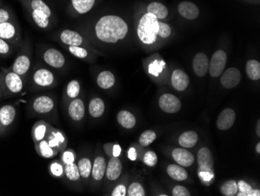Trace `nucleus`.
<instances>
[{"mask_svg": "<svg viewBox=\"0 0 260 196\" xmlns=\"http://www.w3.org/2000/svg\"><path fill=\"white\" fill-rule=\"evenodd\" d=\"M31 68V59L25 53L19 55L13 62L12 66V71L20 76H25L27 75Z\"/></svg>", "mask_w": 260, "mask_h": 196, "instance_id": "nucleus-17", "label": "nucleus"}, {"mask_svg": "<svg viewBox=\"0 0 260 196\" xmlns=\"http://www.w3.org/2000/svg\"><path fill=\"white\" fill-rule=\"evenodd\" d=\"M105 110L104 101L100 98H95L90 102L89 113L91 117L95 118L102 116Z\"/></svg>", "mask_w": 260, "mask_h": 196, "instance_id": "nucleus-28", "label": "nucleus"}, {"mask_svg": "<svg viewBox=\"0 0 260 196\" xmlns=\"http://www.w3.org/2000/svg\"><path fill=\"white\" fill-rule=\"evenodd\" d=\"M127 196H144L145 191L141 184L133 182L131 184L127 190Z\"/></svg>", "mask_w": 260, "mask_h": 196, "instance_id": "nucleus-42", "label": "nucleus"}, {"mask_svg": "<svg viewBox=\"0 0 260 196\" xmlns=\"http://www.w3.org/2000/svg\"><path fill=\"white\" fill-rule=\"evenodd\" d=\"M98 85L103 89H108L113 87L115 83V75L109 71L100 72L98 76Z\"/></svg>", "mask_w": 260, "mask_h": 196, "instance_id": "nucleus-26", "label": "nucleus"}, {"mask_svg": "<svg viewBox=\"0 0 260 196\" xmlns=\"http://www.w3.org/2000/svg\"><path fill=\"white\" fill-rule=\"evenodd\" d=\"M198 135L194 131H186L179 137V144L184 148L194 147L198 142Z\"/></svg>", "mask_w": 260, "mask_h": 196, "instance_id": "nucleus-29", "label": "nucleus"}, {"mask_svg": "<svg viewBox=\"0 0 260 196\" xmlns=\"http://www.w3.org/2000/svg\"><path fill=\"white\" fill-rule=\"evenodd\" d=\"M221 192L224 196H234L238 193V185L234 181H228L222 185Z\"/></svg>", "mask_w": 260, "mask_h": 196, "instance_id": "nucleus-39", "label": "nucleus"}, {"mask_svg": "<svg viewBox=\"0 0 260 196\" xmlns=\"http://www.w3.org/2000/svg\"><path fill=\"white\" fill-rule=\"evenodd\" d=\"M4 95H14L21 93L24 89L22 77L13 71H6L0 80Z\"/></svg>", "mask_w": 260, "mask_h": 196, "instance_id": "nucleus-4", "label": "nucleus"}, {"mask_svg": "<svg viewBox=\"0 0 260 196\" xmlns=\"http://www.w3.org/2000/svg\"><path fill=\"white\" fill-rule=\"evenodd\" d=\"M49 173L55 178H61L64 176V164L61 160H54L49 166Z\"/></svg>", "mask_w": 260, "mask_h": 196, "instance_id": "nucleus-35", "label": "nucleus"}, {"mask_svg": "<svg viewBox=\"0 0 260 196\" xmlns=\"http://www.w3.org/2000/svg\"><path fill=\"white\" fill-rule=\"evenodd\" d=\"M242 1L248 2V3L254 4V5H257V4L260 3V0H242Z\"/></svg>", "mask_w": 260, "mask_h": 196, "instance_id": "nucleus-55", "label": "nucleus"}, {"mask_svg": "<svg viewBox=\"0 0 260 196\" xmlns=\"http://www.w3.org/2000/svg\"><path fill=\"white\" fill-rule=\"evenodd\" d=\"M31 6L32 19L35 25L42 29L48 28L52 16L50 7L43 0H32Z\"/></svg>", "mask_w": 260, "mask_h": 196, "instance_id": "nucleus-3", "label": "nucleus"}, {"mask_svg": "<svg viewBox=\"0 0 260 196\" xmlns=\"http://www.w3.org/2000/svg\"><path fill=\"white\" fill-rule=\"evenodd\" d=\"M73 8L77 13L84 14L89 12L95 3V0H71Z\"/></svg>", "mask_w": 260, "mask_h": 196, "instance_id": "nucleus-32", "label": "nucleus"}, {"mask_svg": "<svg viewBox=\"0 0 260 196\" xmlns=\"http://www.w3.org/2000/svg\"><path fill=\"white\" fill-rule=\"evenodd\" d=\"M257 133L258 136H260V121L259 120L258 123H257Z\"/></svg>", "mask_w": 260, "mask_h": 196, "instance_id": "nucleus-56", "label": "nucleus"}, {"mask_svg": "<svg viewBox=\"0 0 260 196\" xmlns=\"http://www.w3.org/2000/svg\"><path fill=\"white\" fill-rule=\"evenodd\" d=\"M64 176L71 181H77L80 179V171L76 162L64 164Z\"/></svg>", "mask_w": 260, "mask_h": 196, "instance_id": "nucleus-34", "label": "nucleus"}, {"mask_svg": "<svg viewBox=\"0 0 260 196\" xmlns=\"http://www.w3.org/2000/svg\"><path fill=\"white\" fill-rule=\"evenodd\" d=\"M171 83L175 89L182 92L188 88L190 84L189 76L182 70H175L171 76Z\"/></svg>", "mask_w": 260, "mask_h": 196, "instance_id": "nucleus-21", "label": "nucleus"}, {"mask_svg": "<svg viewBox=\"0 0 260 196\" xmlns=\"http://www.w3.org/2000/svg\"><path fill=\"white\" fill-rule=\"evenodd\" d=\"M227 54L223 50L216 51L209 63V70L212 77L218 78L221 76L225 70L227 63Z\"/></svg>", "mask_w": 260, "mask_h": 196, "instance_id": "nucleus-8", "label": "nucleus"}, {"mask_svg": "<svg viewBox=\"0 0 260 196\" xmlns=\"http://www.w3.org/2000/svg\"><path fill=\"white\" fill-rule=\"evenodd\" d=\"M235 118V113L232 109H225L218 117L217 126L222 131L228 130L232 127Z\"/></svg>", "mask_w": 260, "mask_h": 196, "instance_id": "nucleus-19", "label": "nucleus"}, {"mask_svg": "<svg viewBox=\"0 0 260 196\" xmlns=\"http://www.w3.org/2000/svg\"><path fill=\"white\" fill-rule=\"evenodd\" d=\"M44 139L47 142V144L58 154H60L66 149L68 141L65 133L61 130L52 127L50 132Z\"/></svg>", "mask_w": 260, "mask_h": 196, "instance_id": "nucleus-5", "label": "nucleus"}, {"mask_svg": "<svg viewBox=\"0 0 260 196\" xmlns=\"http://www.w3.org/2000/svg\"><path fill=\"white\" fill-rule=\"evenodd\" d=\"M77 166H78L81 178H89L91 174V170H92V163L88 158H82L80 159L77 163Z\"/></svg>", "mask_w": 260, "mask_h": 196, "instance_id": "nucleus-36", "label": "nucleus"}, {"mask_svg": "<svg viewBox=\"0 0 260 196\" xmlns=\"http://www.w3.org/2000/svg\"><path fill=\"white\" fill-rule=\"evenodd\" d=\"M127 22L119 16H104L95 25L98 39L106 43H116L123 40L128 33Z\"/></svg>", "mask_w": 260, "mask_h": 196, "instance_id": "nucleus-1", "label": "nucleus"}, {"mask_svg": "<svg viewBox=\"0 0 260 196\" xmlns=\"http://www.w3.org/2000/svg\"><path fill=\"white\" fill-rule=\"evenodd\" d=\"M9 19H10V16H9V12L6 9L0 8V25L2 23L9 21Z\"/></svg>", "mask_w": 260, "mask_h": 196, "instance_id": "nucleus-51", "label": "nucleus"}, {"mask_svg": "<svg viewBox=\"0 0 260 196\" xmlns=\"http://www.w3.org/2000/svg\"><path fill=\"white\" fill-rule=\"evenodd\" d=\"M179 12L182 17L188 20H194L199 15V8L194 2H182L179 5Z\"/></svg>", "mask_w": 260, "mask_h": 196, "instance_id": "nucleus-22", "label": "nucleus"}, {"mask_svg": "<svg viewBox=\"0 0 260 196\" xmlns=\"http://www.w3.org/2000/svg\"><path fill=\"white\" fill-rule=\"evenodd\" d=\"M246 74L251 80H257L260 78V64L257 60H249L246 64Z\"/></svg>", "mask_w": 260, "mask_h": 196, "instance_id": "nucleus-33", "label": "nucleus"}, {"mask_svg": "<svg viewBox=\"0 0 260 196\" xmlns=\"http://www.w3.org/2000/svg\"><path fill=\"white\" fill-rule=\"evenodd\" d=\"M11 52V47L9 43L6 40L2 39L0 38V55L2 56H7Z\"/></svg>", "mask_w": 260, "mask_h": 196, "instance_id": "nucleus-47", "label": "nucleus"}, {"mask_svg": "<svg viewBox=\"0 0 260 196\" xmlns=\"http://www.w3.org/2000/svg\"><path fill=\"white\" fill-rule=\"evenodd\" d=\"M147 12L152 13L158 19H164L168 14L167 7L158 2H151L147 7Z\"/></svg>", "mask_w": 260, "mask_h": 196, "instance_id": "nucleus-31", "label": "nucleus"}, {"mask_svg": "<svg viewBox=\"0 0 260 196\" xmlns=\"http://www.w3.org/2000/svg\"><path fill=\"white\" fill-rule=\"evenodd\" d=\"M159 25L158 18L152 13H147L139 21L137 27V35L142 42L147 45L155 43L158 35Z\"/></svg>", "mask_w": 260, "mask_h": 196, "instance_id": "nucleus-2", "label": "nucleus"}, {"mask_svg": "<svg viewBox=\"0 0 260 196\" xmlns=\"http://www.w3.org/2000/svg\"><path fill=\"white\" fill-rule=\"evenodd\" d=\"M165 67V63L163 61L155 60L149 65V73L158 77L159 74L162 73L163 68Z\"/></svg>", "mask_w": 260, "mask_h": 196, "instance_id": "nucleus-43", "label": "nucleus"}, {"mask_svg": "<svg viewBox=\"0 0 260 196\" xmlns=\"http://www.w3.org/2000/svg\"><path fill=\"white\" fill-rule=\"evenodd\" d=\"M143 162L148 166H155L158 162L156 154L152 151L147 152L143 157Z\"/></svg>", "mask_w": 260, "mask_h": 196, "instance_id": "nucleus-45", "label": "nucleus"}, {"mask_svg": "<svg viewBox=\"0 0 260 196\" xmlns=\"http://www.w3.org/2000/svg\"><path fill=\"white\" fill-rule=\"evenodd\" d=\"M112 196H127V187L124 185H119L112 191Z\"/></svg>", "mask_w": 260, "mask_h": 196, "instance_id": "nucleus-49", "label": "nucleus"}, {"mask_svg": "<svg viewBox=\"0 0 260 196\" xmlns=\"http://www.w3.org/2000/svg\"><path fill=\"white\" fill-rule=\"evenodd\" d=\"M60 40L62 42L69 46H80L84 42L81 35L75 31L64 30L60 33Z\"/></svg>", "mask_w": 260, "mask_h": 196, "instance_id": "nucleus-18", "label": "nucleus"}, {"mask_svg": "<svg viewBox=\"0 0 260 196\" xmlns=\"http://www.w3.org/2000/svg\"><path fill=\"white\" fill-rule=\"evenodd\" d=\"M2 95H3V92H2V86L0 84V99L2 97Z\"/></svg>", "mask_w": 260, "mask_h": 196, "instance_id": "nucleus-58", "label": "nucleus"}, {"mask_svg": "<svg viewBox=\"0 0 260 196\" xmlns=\"http://www.w3.org/2000/svg\"><path fill=\"white\" fill-rule=\"evenodd\" d=\"M123 165L119 157H111L106 167V177L110 181H115L121 175Z\"/></svg>", "mask_w": 260, "mask_h": 196, "instance_id": "nucleus-20", "label": "nucleus"}, {"mask_svg": "<svg viewBox=\"0 0 260 196\" xmlns=\"http://www.w3.org/2000/svg\"><path fill=\"white\" fill-rule=\"evenodd\" d=\"M17 28L13 23L7 21L0 25V38L2 39L6 40L8 42L15 41L17 39Z\"/></svg>", "mask_w": 260, "mask_h": 196, "instance_id": "nucleus-24", "label": "nucleus"}, {"mask_svg": "<svg viewBox=\"0 0 260 196\" xmlns=\"http://www.w3.org/2000/svg\"><path fill=\"white\" fill-rule=\"evenodd\" d=\"M256 150H257V152L258 154H260V143L257 144V149H256Z\"/></svg>", "mask_w": 260, "mask_h": 196, "instance_id": "nucleus-57", "label": "nucleus"}, {"mask_svg": "<svg viewBox=\"0 0 260 196\" xmlns=\"http://www.w3.org/2000/svg\"><path fill=\"white\" fill-rule=\"evenodd\" d=\"M199 177L201 180L205 182L210 181L212 178H214V174L212 171H203V170H199Z\"/></svg>", "mask_w": 260, "mask_h": 196, "instance_id": "nucleus-50", "label": "nucleus"}, {"mask_svg": "<svg viewBox=\"0 0 260 196\" xmlns=\"http://www.w3.org/2000/svg\"><path fill=\"white\" fill-rule=\"evenodd\" d=\"M158 25H159V30H158V35L163 39L169 37L171 36V28L169 25H167L165 23L159 22L158 21Z\"/></svg>", "mask_w": 260, "mask_h": 196, "instance_id": "nucleus-46", "label": "nucleus"}, {"mask_svg": "<svg viewBox=\"0 0 260 196\" xmlns=\"http://www.w3.org/2000/svg\"><path fill=\"white\" fill-rule=\"evenodd\" d=\"M55 108V102L52 98L48 95H40L32 100L31 103V109L34 114H49Z\"/></svg>", "mask_w": 260, "mask_h": 196, "instance_id": "nucleus-7", "label": "nucleus"}, {"mask_svg": "<svg viewBox=\"0 0 260 196\" xmlns=\"http://www.w3.org/2000/svg\"><path fill=\"white\" fill-rule=\"evenodd\" d=\"M65 92H66L67 97L69 99H76L80 92V83L76 80H71L67 84Z\"/></svg>", "mask_w": 260, "mask_h": 196, "instance_id": "nucleus-38", "label": "nucleus"}, {"mask_svg": "<svg viewBox=\"0 0 260 196\" xmlns=\"http://www.w3.org/2000/svg\"><path fill=\"white\" fill-rule=\"evenodd\" d=\"M68 50L71 54L79 59L86 58L88 55V50L81 46H69Z\"/></svg>", "mask_w": 260, "mask_h": 196, "instance_id": "nucleus-44", "label": "nucleus"}, {"mask_svg": "<svg viewBox=\"0 0 260 196\" xmlns=\"http://www.w3.org/2000/svg\"><path fill=\"white\" fill-rule=\"evenodd\" d=\"M193 68L197 76H205L209 70V60L207 56L203 52H199L195 55L193 61Z\"/></svg>", "mask_w": 260, "mask_h": 196, "instance_id": "nucleus-16", "label": "nucleus"}, {"mask_svg": "<svg viewBox=\"0 0 260 196\" xmlns=\"http://www.w3.org/2000/svg\"><path fill=\"white\" fill-rule=\"evenodd\" d=\"M167 174L175 181H185L187 179L188 173L183 167L178 165L171 164L167 169Z\"/></svg>", "mask_w": 260, "mask_h": 196, "instance_id": "nucleus-30", "label": "nucleus"}, {"mask_svg": "<svg viewBox=\"0 0 260 196\" xmlns=\"http://www.w3.org/2000/svg\"><path fill=\"white\" fill-rule=\"evenodd\" d=\"M238 190L239 193L237 196H260V190H253L251 186L245 181H240L238 184Z\"/></svg>", "mask_w": 260, "mask_h": 196, "instance_id": "nucleus-37", "label": "nucleus"}, {"mask_svg": "<svg viewBox=\"0 0 260 196\" xmlns=\"http://www.w3.org/2000/svg\"><path fill=\"white\" fill-rule=\"evenodd\" d=\"M52 127L51 124L44 120L36 122L32 129V137L34 144L45 138Z\"/></svg>", "mask_w": 260, "mask_h": 196, "instance_id": "nucleus-13", "label": "nucleus"}, {"mask_svg": "<svg viewBox=\"0 0 260 196\" xmlns=\"http://www.w3.org/2000/svg\"><path fill=\"white\" fill-rule=\"evenodd\" d=\"M155 139H156V133L151 130H148L142 133V135L139 137V145L143 147H147L154 142Z\"/></svg>", "mask_w": 260, "mask_h": 196, "instance_id": "nucleus-40", "label": "nucleus"}, {"mask_svg": "<svg viewBox=\"0 0 260 196\" xmlns=\"http://www.w3.org/2000/svg\"><path fill=\"white\" fill-rule=\"evenodd\" d=\"M122 149L120 146L118 144L114 145L113 149V157H119L121 154Z\"/></svg>", "mask_w": 260, "mask_h": 196, "instance_id": "nucleus-54", "label": "nucleus"}, {"mask_svg": "<svg viewBox=\"0 0 260 196\" xmlns=\"http://www.w3.org/2000/svg\"><path fill=\"white\" fill-rule=\"evenodd\" d=\"M128 157L130 160L135 161L137 159L136 148L131 147L128 151Z\"/></svg>", "mask_w": 260, "mask_h": 196, "instance_id": "nucleus-53", "label": "nucleus"}, {"mask_svg": "<svg viewBox=\"0 0 260 196\" xmlns=\"http://www.w3.org/2000/svg\"><path fill=\"white\" fill-rule=\"evenodd\" d=\"M198 164L199 170L203 171H212L214 166V159L208 148L203 147L198 152Z\"/></svg>", "mask_w": 260, "mask_h": 196, "instance_id": "nucleus-15", "label": "nucleus"}, {"mask_svg": "<svg viewBox=\"0 0 260 196\" xmlns=\"http://www.w3.org/2000/svg\"><path fill=\"white\" fill-rule=\"evenodd\" d=\"M68 114L69 118L74 121H80L85 115V107L81 99H73L68 106Z\"/></svg>", "mask_w": 260, "mask_h": 196, "instance_id": "nucleus-14", "label": "nucleus"}, {"mask_svg": "<svg viewBox=\"0 0 260 196\" xmlns=\"http://www.w3.org/2000/svg\"><path fill=\"white\" fill-rule=\"evenodd\" d=\"M172 195L174 196H190V193L187 189L179 185V186L174 188L172 191Z\"/></svg>", "mask_w": 260, "mask_h": 196, "instance_id": "nucleus-48", "label": "nucleus"}, {"mask_svg": "<svg viewBox=\"0 0 260 196\" xmlns=\"http://www.w3.org/2000/svg\"><path fill=\"white\" fill-rule=\"evenodd\" d=\"M106 167H107V165H106V161L104 157H97L94 162L92 170H91V174L94 179L96 181H100L102 179L105 174Z\"/></svg>", "mask_w": 260, "mask_h": 196, "instance_id": "nucleus-25", "label": "nucleus"}, {"mask_svg": "<svg viewBox=\"0 0 260 196\" xmlns=\"http://www.w3.org/2000/svg\"><path fill=\"white\" fill-rule=\"evenodd\" d=\"M117 120L119 124L124 128L132 129L136 123V118L132 113L127 111H122L117 115Z\"/></svg>", "mask_w": 260, "mask_h": 196, "instance_id": "nucleus-27", "label": "nucleus"}, {"mask_svg": "<svg viewBox=\"0 0 260 196\" xmlns=\"http://www.w3.org/2000/svg\"><path fill=\"white\" fill-rule=\"evenodd\" d=\"M242 75L239 70L235 68H230L226 70L221 78V84L225 88H233L239 84Z\"/></svg>", "mask_w": 260, "mask_h": 196, "instance_id": "nucleus-12", "label": "nucleus"}, {"mask_svg": "<svg viewBox=\"0 0 260 196\" xmlns=\"http://www.w3.org/2000/svg\"><path fill=\"white\" fill-rule=\"evenodd\" d=\"M17 116V111L13 105H3L0 107V135H3L13 124Z\"/></svg>", "mask_w": 260, "mask_h": 196, "instance_id": "nucleus-6", "label": "nucleus"}, {"mask_svg": "<svg viewBox=\"0 0 260 196\" xmlns=\"http://www.w3.org/2000/svg\"><path fill=\"white\" fill-rule=\"evenodd\" d=\"M172 157L182 166H190L194 162V155L184 149H175L173 150Z\"/></svg>", "mask_w": 260, "mask_h": 196, "instance_id": "nucleus-23", "label": "nucleus"}, {"mask_svg": "<svg viewBox=\"0 0 260 196\" xmlns=\"http://www.w3.org/2000/svg\"><path fill=\"white\" fill-rule=\"evenodd\" d=\"M76 159V152L72 149H65L64 151L61 152V157L60 160L64 164H69L75 162Z\"/></svg>", "mask_w": 260, "mask_h": 196, "instance_id": "nucleus-41", "label": "nucleus"}, {"mask_svg": "<svg viewBox=\"0 0 260 196\" xmlns=\"http://www.w3.org/2000/svg\"><path fill=\"white\" fill-rule=\"evenodd\" d=\"M114 143L109 142V143H106L103 146L104 148V153L109 157H113V149H114Z\"/></svg>", "mask_w": 260, "mask_h": 196, "instance_id": "nucleus-52", "label": "nucleus"}, {"mask_svg": "<svg viewBox=\"0 0 260 196\" xmlns=\"http://www.w3.org/2000/svg\"><path fill=\"white\" fill-rule=\"evenodd\" d=\"M43 58L45 63L52 68H62L65 64L64 55L54 48L47 49L43 54Z\"/></svg>", "mask_w": 260, "mask_h": 196, "instance_id": "nucleus-11", "label": "nucleus"}, {"mask_svg": "<svg viewBox=\"0 0 260 196\" xmlns=\"http://www.w3.org/2000/svg\"><path fill=\"white\" fill-rule=\"evenodd\" d=\"M159 106L164 112L175 114L180 111L182 103L179 98L171 94H164L159 99Z\"/></svg>", "mask_w": 260, "mask_h": 196, "instance_id": "nucleus-9", "label": "nucleus"}, {"mask_svg": "<svg viewBox=\"0 0 260 196\" xmlns=\"http://www.w3.org/2000/svg\"><path fill=\"white\" fill-rule=\"evenodd\" d=\"M33 81L38 87L49 88L54 84L55 76L49 70L41 68L33 73Z\"/></svg>", "mask_w": 260, "mask_h": 196, "instance_id": "nucleus-10", "label": "nucleus"}]
</instances>
